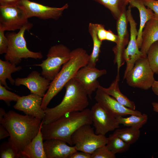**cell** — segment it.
Returning <instances> with one entry per match:
<instances>
[{
	"label": "cell",
	"mask_w": 158,
	"mask_h": 158,
	"mask_svg": "<svg viewBox=\"0 0 158 158\" xmlns=\"http://www.w3.org/2000/svg\"><path fill=\"white\" fill-rule=\"evenodd\" d=\"M133 0H125V2L127 5L128 4V3L129 4V2L130 1Z\"/></svg>",
	"instance_id": "7bdbcfd3"
},
{
	"label": "cell",
	"mask_w": 158,
	"mask_h": 158,
	"mask_svg": "<svg viewBox=\"0 0 158 158\" xmlns=\"http://www.w3.org/2000/svg\"><path fill=\"white\" fill-rule=\"evenodd\" d=\"M5 31L0 29V54H6L7 51L8 40L5 35Z\"/></svg>",
	"instance_id": "d6a6232c"
},
{
	"label": "cell",
	"mask_w": 158,
	"mask_h": 158,
	"mask_svg": "<svg viewBox=\"0 0 158 158\" xmlns=\"http://www.w3.org/2000/svg\"><path fill=\"white\" fill-rule=\"evenodd\" d=\"M118 35L114 34L110 30H107L106 40L116 43L118 40Z\"/></svg>",
	"instance_id": "74e56055"
},
{
	"label": "cell",
	"mask_w": 158,
	"mask_h": 158,
	"mask_svg": "<svg viewBox=\"0 0 158 158\" xmlns=\"http://www.w3.org/2000/svg\"><path fill=\"white\" fill-rule=\"evenodd\" d=\"M77 151L71 154L68 158H91V154L86 152Z\"/></svg>",
	"instance_id": "d590c367"
},
{
	"label": "cell",
	"mask_w": 158,
	"mask_h": 158,
	"mask_svg": "<svg viewBox=\"0 0 158 158\" xmlns=\"http://www.w3.org/2000/svg\"><path fill=\"white\" fill-rule=\"evenodd\" d=\"M107 73L105 69L100 70L87 65L79 70L73 78L82 85L91 99L92 94L100 85L97 79Z\"/></svg>",
	"instance_id": "4fadbf2b"
},
{
	"label": "cell",
	"mask_w": 158,
	"mask_h": 158,
	"mask_svg": "<svg viewBox=\"0 0 158 158\" xmlns=\"http://www.w3.org/2000/svg\"><path fill=\"white\" fill-rule=\"evenodd\" d=\"M71 51L62 44L52 46L49 49L47 58L42 63L33 66L41 67V75L52 81L60 71L62 66L70 59Z\"/></svg>",
	"instance_id": "8992f818"
},
{
	"label": "cell",
	"mask_w": 158,
	"mask_h": 158,
	"mask_svg": "<svg viewBox=\"0 0 158 158\" xmlns=\"http://www.w3.org/2000/svg\"><path fill=\"white\" fill-rule=\"evenodd\" d=\"M41 75L38 71H33L26 78H16L14 85L16 86L24 85L30 90L31 93L43 97L49 88L51 81Z\"/></svg>",
	"instance_id": "e0dca14e"
},
{
	"label": "cell",
	"mask_w": 158,
	"mask_h": 158,
	"mask_svg": "<svg viewBox=\"0 0 158 158\" xmlns=\"http://www.w3.org/2000/svg\"><path fill=\"white\" fill-rule=\"evenodd\" d=\"M130 145L136 142L140 135V129L134 127H128L116 129L113 133Z\"/></svg>",
	"instance_id": "484cf974"
},
{
	"label": "cell",
	"mask_w": 158,
	"mask_h": 158,
	"mask_svg": "<svg viewBox=\"0 0 158 158\" xmlns=\"http://www.w3.org/2000/svg\"><path fill=\"white\" fill-rule=\"evenodd\" d=\"M22 68L20 66L16 65L7 61H4L0 59V84L6 89L11 90L7 85L6 80L8 79L12 85L15 84V80L11 77V73L18 71Z\"/></svg>",
	"instance_id": "603a6c76"
},
{
	"label": "cell",
	"mask_w": 158,
	"mask_h": 158,
	"mask_svg": "<svg viewBox=\"0 0 158 158\" xmlns=\"http://www.w3.org/2000/svg\"><path fill=\"white\" fill-rule=\"evenodd\" d=\"M115 158V154L110 151L106 145L98 148L91 154V158Z\"/></svg>",
	"instance_id": "1f68e13d"
},
{
	"label": "cell",
	"mask_w": 158,
	"mask_h": 158,
	"mask_svg": "<svg viewBox=\"0 0 158 158\" xmlns=\"http://www.w3.org/2000/svg\"><path fill=\"white\" fill-rule=\"evenodd\" d=\"M41 129V128L31 142L20 152L19 158H46Z\"/></svg>",
	"instance_id": "ffe728a7"
},
{
	"label": "cell",
	"mask_w": 158,
	"mask_h": 158,
	"mask_svg": "<svg viewBox=\"0 0 158 158\" xmlns=\"http://www.w3.org/2000/svg\"><path fill=\"white\" fill-rule=\"evenodd\" d=\"M126 10H124L117 20L116 29L118 37L116 45L113 49L115 56L114 62L117 65V74H119L120 67L124 61L123 55L126 45L128 43L129 35L127 30L128 21L126 16Z\"/></svg>",
	"instance_id": "9a60e30c"
},
{
	"label": "cell",
	"mask_w": 158,
	"mask_h": 158,
	"mask_svg": "<svg viewBox=\"0 0 158 158\" xmlns=\"http://www.w3.org/2000/svg\"><path fill=\"white\" fill-rule=\"evenodd\" d=\"M147 58L153 72L158 74V41L153 43L149 48Z\"/></svg>",
	"instance_id": "f1b7e54d"
},
{
	"label": "cell",
	"mask_w": 158,
	"mask_h": 158,
	"mask_svg": "<svg viewBox=\"0 0 158 158\" xmlns=\"http://www.w3.org/2000/svg\"><path fill=\"white\" fill-rule=\"evenodd\" d=\"M19 4L24 8L28 18L36 17L44 20H58L69 6L66 3L61 7H50L29 0H23Z\"/></svg>",
	"instance_id": "7c38bea8"
},
{
	"label": "cell",
	"mask_w": 158,
	"mask_h": 158,
	"mask_svg": "<svg viewBox=\"0 0 158 158\" xmlns=\"http://www.w3.org/2000/svg\"><path fill=\"white\" fill-rule=\"evenodd\" d=\"M20 96L8 90L6 87L0 84V99L4 101L8 106L12 101L16 102Z\"/></svg>",
	"instance_id": "4dcf8cb0"
},
{
	"label": "cell",
	"mask_w": 158,
	"mask_h": 158,
	"mask_svg": "<svg viewBox=\"0 0 158 158\" xmlns=\"http://www.w3.org/2000/svg\"><path fill=\"white\" fill-rule=\"evenodd\" d=\"M108 141L106 145L108 148L115 154L122 153L128 151L130 145L113 133L109 135L107 138Z\"/></svg>",
	"instance_id": "4316f807"
},
{
	"label": "cell",
	"mask_w": 158,
	"mask_h": 158,
	"mask_svg": "<svg viewBox=\"0 0 158 158\" xmlns=\"http://www.w3.org/2000/svg\"><path fill=\"white\" fill-rule=\"evenodd\" d=\"M43 97L31 93L20 96L13 106L14 109L23 111L25 114L42 121L44 117V110L42 107Z\"/></svg>",
	"instance_id": "2e32d148"
},
{
	"label": "cell",
	"mask_w": 158,
	"mask_h": 158,
	"mask_svg": "<svg viewBox=\"0 0 158 158\" xmlns=\"http://www.w3.org/2000/svg\"><path fill=\"white\" fill-rule=\"evenodd\" d=\"M6 112L4 110L0 108V119L2 118L5 115Z\"/></svg>",
	"instance_id": "b9f144b4"
},
{
	"label": "cell",
	"mask_w": 158,
	"mask_h": 158,
	"mask_svg": "<svg viewBox=\"0 0 158 158\" xmlns=\"http://www.w3.org/2000/svg\"><path fill=\"white\" fill-rule=\"evenodd\" d=\"M152 104L153 108V110L154 111L158 112V102H153Z\"/></svg>",
	"instance_id": "60d3db41"
},
{
	"label": "cell",
	"mask_w": 158,
	"mask_h": 158,
	"mask_svg": "<svg viewBox=\"0 0 158 158\" xmlns=\"http://www.w3.org/2000/svg\"><path fill=\"white\" fill-rule=\"evenodd\" d=\"M64 87L66 93L61 102L54 107H47L44 110L42 124H49L69 113L82 111L89 105L87 92L77 80L72 78Z\"/></svg>",
	"instance_id": "7a4b0ae2"
},
{
	"label": "cell",
	"mask_w": 158,
	"mask_h": 158,
	"mask_svg": "<svg viewBox=\"0 0 158 158\" xmlns=\"http://www.w3.org/2000/svg\"><path fill=\"white\" fill-rule=\"evenodd\" d=\"M32 25L31 23L24 26L17 33L9 32L6 34L8 40L7 51L4 55L6 61L17 65L20 63L22 59H40L42 58L41 52L31 51L27 47L24 37L25 32L30 29Z\"/></svg>",
	"instance_id": "5b68a950"
},
{
	"label": "cell",
	"mask_w": 158,
	"mask_h": 158,
	"mask_svg": "<svg viewBox=\"0 0 158 158\" xmlns=\"http://www.w3.org/2000/svg\"><path fill=\"white\" fill-rule=\"evenodd\" d=\"M23 0H0V6H11L19 4Z\"/></svg>",
	"instance_id": "8d00e7d4"
},
{
	"label": "cell",
	"mask_w": 158,
	"mask_h": 158,
	"mask_svg": "<svg viewBox=\"0 0 158 158\" xmlns=\"http://www.w3.org/2000/svg\"><path fill=\"white\" fill-rule=\"evenodd\" d=\"M96 24L97 34L98 38L102 41L106 40L107 30L105 29L104 25L100 24Z\"/></svg>",
	"instance_id": "e575fe53"
},
{
	"label": "cell",
	"mask_w": 158,
	"mask_h": 158,
	"mask_svg": "<svg viewBox=\"0 0 158 158\" xmlns=\"http://www.w3.org/2000/svg\"><path fill=\"white\" fill-rule=\"evenodd\" d=\"M129 5L126 13L128 22L130 25V40L126 48L124 50L123 58L126 63V66L123 76V80L134 67L136 61L142 56V54L139 50L137 42L138 31L136 28L137 23L132 16L131 9Z\"/></svg>",
	"instance_id": "30bf717a"
},
{
	"label": "cell",
	"mask_w": 158,
	"mask_h": 158,
	"mask_svg": "<svg viewBox=\"0 0 158 158\" xmlns=\"http://www.w3.org/2000/svg\"><path fill=\"white\" fill-rule=\"evenodd\" d=\"M10 136L7 130L1 124L0 125V139H4Z\"/></svg>",
	"instance_id": "f35d334b"
},
{
	"label": "cell",
	"mask_w": 158,
	"mask_h": 158,
	"mask_svg": "<svg viewBox=\"0 0 158 158\" xmlns=\"http://www.w3.org/2000/svg\"><path fill=\"white\" fill-rule=\"evenodd\" d=\"M103 5L109 9L117 20L123 12L126 10L127 5L125 0H92Z\"/></svg>",
	"instance_id": "d4e9b609"
},
{
	"label": "cell",
	"mask_w": 158,
	"mask_h": 158,
	"mask_svg": "<svg viewBox=\"0 0 158 158\" xmlns=\"http://www.w3.org/2000/svg\"><path fill=\"white\" fill-rule=\"evenodd\" d=\"M91 124L90 109L86 108L67 113L49 124H42L41 130L44 140L58 139L72 146L71 136L73 133L83 125Z\"/></svg>",
	"instance_id": "3957f363"
},
{
	"label": "cell",
	"mask_w": 158,
	"mask_h": 158,
	"mask_svg": "<svg viewBox=\"0 0 158 158\" xmlns=\"http://www.w3.org/2000/svg\"><path fill=\"white\" fill-rule=\"evenodd\" d=\"M129 4L132 8H136L139 12L140 23L138 30L137 42L140 49L142 43V35L143 29L147 22L154 18V13L151 9L146 8L142 0H133Z\"/></svg>",
	"instance_id": "44dd1931"
},
{
	"label": "cell",
	"mask_w": 158,
	"mask_h": 158,
	"mask_svg": "<svg viewBox=\"0 0 158 158\" xmlns=\"http://www.w3.org/2000/svg\"><path fill=\"white\" fill-rule=\"evenodd\" d=\"M151 88L154 94L158 96V81L155 80Z\"/></svg>",
	"instance_id": "ab89813d"
},
{
	"label": "cell",
	"mask_w": 158,
	"mask_h": 158,
	"mask_svg": "<svg viewBox=\"0 0 158 158\" xmlns=\"http://www.w3.org/2000/svg\"><path fill=\"white\" fill-rule=\"evenodd\" d=\"M0 123L8 132V142L19 158L20 152L39 132L42 121L30 116L10 111L0 119Z\"/></svg>",
	"instance_id": "6da1fadb"
},
{
	"label": "cell",
	"mask_w": 158,
	"mask_h": 158,
	"mask_svg": "<svg viewBox=\"0 0 158 158\" xmlns=\"http://www.w3.org/2000/svg\"><path fill=\"white\" fill-rule=\"evenodd\" d=\"M142 39L140 50L142 56L146 57L151 45L158 41V20L154 18L147 22L142 30Z\"/></svg>",
	"instance_id": "d6986e66"
},
{
	"label": "cell",
	"mask_w": 158,
	"mask_h": 158,
	"mask_svg": "<svg viewBox=\"0 0 158 158\" xmlns=\"http://www.w3.org/2000/svg\"><path fill=\"white\" fill-rule=\"evenodd\" d=\"M90 124L83 125L72 134L71 140L77 151L91 154L98 148L106 145L108 139L105 135L95 133Z\"/></svg>",
	"instance_id": "52a82bcc"
},
{
	"label": "cell",
	"mask_w": 158,
	"mask_h": 158,
	"mask_svg": "<svg viewBox=\"0 0 158 158\" xmlns=\"http://www.w3.org/2000/svg\"><path fill=\"white\" fill-rule=\"evenodd\" d=\"M145 6L154 12V18L158 20V0H142Z\"/></svg>",
	"instance_id": "836d02e7"
},
{
	"label": "cell",
	"mask_w": 158,
	"mask_h": 158,
	"mask_svg": "<svg viewBox=\"0 0 158 158\" xmlns=\"http://www.w3.org/2000/svg\"><path fill=\"white\" fill-rule=\"evenodd\" d=\"M25 10L22 6H0V29L4 31L20 30L29 25Z\"/></svg>",
	"instance_id": "9c48e42d"
},
{
	"label": "cell",
	"mask_w": 158,
	"mask_h": 158,
	"mask_svg": "<svg viewBox=\"0 0 158 158\" xmlns=\"http://www.w3.org/2000/svg\"><path fill=\"white\" fill-rule=\"evenodd\" d=\"M90 116L97 134L105 135L120 127L116 118L97 102L90 109Z\"/></svg>",
	"instance_id": "8fae6325"
},
{
	"label": "cell",
	"mask_w": 158,
	"mask_h": 158,
	"mask_svg": "<svg viewBox=\"0 0 158 158\" xmlns=\"http://www.w3.org/2000/svg\"><path fill=\"white\" fill-rule=\"evenodd\" d=\"M1 158H18V155L8 142H3L0 148Z\"/></svg>",
	"instance_id": "f546056e"
},
{
	"label": "cell",
	"mask_w": 158,
	"mask_h": 158,
	"mask_svg": "<svg viewBox=\"0 0 158 158\" xmlns=\"http://www.w3.org/2000/svg\"><path fill=\"white\" fill-rule=\"evenodd\" d=\"M88 31L92 37L93 43V47L90 57L87 65L95 67L98 60L100 48L102 41L98 38L97 32L96 23H90L88 26Z\"/></svg>",
	"instance_id": "cb8c5ba5"
},
{
	"label": "cell",
	"mask_w": 158,
	"mask_h": 158,
	"mask_svg": "<svg viewBox=\"0 0 158 158\" xmlns=\"http://www.w3.org/2000/svg\"><path fill=\"white\" fill-rule=\"evenodd\" d=\"M119 80V74H117L115 78L108 87L106 88L101 86V87L105 92L123 105L131 109L135 110L136 106L134 102L130 100L120 91L118 84Z\"/></svg>",
	"instance_id": "7402d4cb"
},
{
	"label": "cell",
	"mask_w": 158,
	"mask_h": 158,
	"mask_svg": "<svg viewBox=\"0 0 158 158\" xmlns=\"http://www.w3.org/2000/svg\"><path fill=\"white\" fill-rule=\"evenodd\" d=\"M65 141L58 139L45 140L44 146L46 158H68L78 151L75 146L68 145Z\"/></svg>",
	"instance_id": "ac0fdd59"
},
{
	"label": "cell",
	"mask_w": 158,
	"mask_h": 158,
	"mask_svg": "<svg viewBox=\"0 0 158 158\" xmlns=\"http://www.w3.org/2000/svg\"><path fill=\"white\" fill-rule=\"evenodd\" d=\"M120 124L127 127H134L140 129L147 122L148 116L143 114L141 115H131L127 117L119 116L116 118Z\"/></svg>",
	"instance_id": "83f0119b"
},
{
	"label": "cell",
	"mask_w": 158,
	"mask_h": 158,
	"mask_svg": "<svg viewBox=\"0 0 158 158\" xmlns=\"http://www.w3.org/2000/svg\"><path fill=\"white\" fill-rule=\"evenodd\" d=\"M147 57L142 56L135 62L124 80L130 86L144 90L151 87L155 80Z\"/></svg>",
	"instance_id": "ba28073f"
},
{
	"label": "cell",
	"mask_w": 158,
	"mask_h": 158,
	"mask_svg": "<svg viewBox=\"0 0 158 158\" xmlns=\"http://www.w3.org/2000/svg\"><path fill=\"white\" fill-rule=\"evenodd\" d=\"M89 57L90 55L82 48H78L71 51L70 59L63 64L58 74L51 82L43 97L42 107L43 110L47 107L51 100L66 83L74 78L79 70L87 65Z\"/></svg>",
	"instance_id": "277c9868"
},
{
	"label": "cell",
	"mask_w": 158,
	"mask_h": 158,
	"mask_svg": "<svg viewBox=\"0 0 158 158\" xmlns=\"http://www.w3.org/2000/svg\"><path fill=\"white\" fill-rule=\"evenodd\" d=\"M95 99L107 111L116 118L129 115H141V112L133 110L123 105L109 95L101 87L100 85L96 91Z\"/></svg>",
	"instance_id": "5bb4252c"
}]
</instances>
